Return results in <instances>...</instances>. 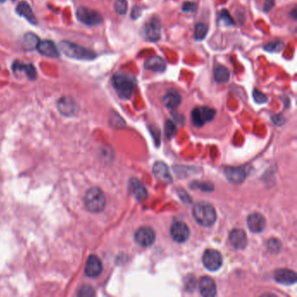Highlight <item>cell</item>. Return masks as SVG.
<instances>
[{
  "label": "cell",
  "mask_w": 297,
  "mask_h": 297,
  "mask_svg": "<svg viewBox=\"0 0 297 297\" xmlns=\"http://www.w3.org/2000/svg\"><path fill=\"white\" fill-rule=\"evenodd\" d=\"M176 132V126L171 120H168L166 124V134L168 138H172Z\"/></svg>",
  "instance_id": "obj_34"
},
{
  "label": "cell",
  "mask_w": 297,
  "mask_h": 297,
  "mask_svg": "<svg viewBox=\"0 0 297 297\" xmlns=\"http://www.w3.org/2000/svg\"><path fill=\"white\" fill-rule=\"evenodd\" d=\"M162 102L166 108L168 109H176L179 106L182 102V96L176 90H170L166 94Z\"/></svg>",
  "instance_id": "obj_20"
},
{
  "label": "cell",
  "mask_w": 297,
  "mask_h": 297,
  "mask_svg": "<svg viewBox=\"0 0 297 297\" xmlns=\"http://www.w3.org/2000/svg\"><path fill=\"white\" fill-rule=\"evenodd\" d=\"M274 6V0H265L264 10L268 12L272 10Z\"/></svg>",
  "instance_id": "obj_37"
},
{
  "label": "cell",
  "mask_w": 297,
  "mask_h": 297,
  "mask_svg": "<svg viewBox=\"0 0 297 297\" xmlns=\"http://www.w3.org/2000/svg\"><path fill=\"white\" fill-rule=\"evenodd\" d=\"M112 84L120 98L122 100H129L134 92L137 81L134 76L126 72H118L112 76Z\"/></svg>",
  "instance_id": "obj_1"
},
{
  "label": "cell",
  "mask_w": 297,
  "mask_h": 297,
  "mask_svg": "<svg viewBox=\"0 0 297 297\" xmlns=\"http://www.w3.org/2000/svg\"><path fill=\"white\" fill-rule=\"evenodd\" d=\"M296 9L294 8L293 10H292V12H290V16H292V17L294 18V20H296Z\"/></svg>",
  "instance_id": "obj_39"
},
{
  "label": "cell",
  "mask_w": 297,
  "mask_h": 297,
  "mask_svg": "<svg viewBox=\"0 0 297 297\" xmlns=\"http://www.w3.org/2000/svg\"><path fill=\"white\" fill-rule=\"evenodd\" d=\"M130 190H131V192H132L135 198L138 200L146 199V196H148L146 189L145 188V186H143V184L138 179L132 178L130 180Z\"/></svg>",
  "instance_id": "obj_21"
},
{
  "label": "cell",
  "mask_w": 297,
  "mask_h": 297,
  "mask_svg": "<svg viewBox=\"0 0 297 297\" xmlns=\"http://www.w3.org/2000/svg\"><path fill=\"white\" fill-rule=\"evenodd\" d=\"M6 0H0V3H4Z\"/></svg>",
  "instance_id": "obj_40"
},
{
  "label": "cell",
  "mask_w": 297,
  "mask_h": 297,
  "mask_svg": "<svg viewBox=\"0 0 297 297\" xmlns=\"http://www.w3.org/2000/svg\"><path fill=\"white\" fill-rule=\"evenodd\" d=\"M216 115V111L212 108L202 106L196 108L191 112V118L194 125L202 126L206 122H211Z\"/></svg>",
  "instance_id": "obj_6"
},
{
  "label": "cell",
  "mask_w": 297,
  "mask_h": 297,
  "mask_svg": "<svg viewBox=\"0 0 297 297\" xmlns=\"http://www.w3.org/2000/svg\"><path fill=\"white\" fill-rule=\"evenodd\" d=\"M248 226L254 233H260L266 226V220L260 214H252L248 217Z\"/></svg>",
  "instance_id": "obj_14"
},
{
  "label": "cell",
  "mask_w": 297,
  "mask_h": 297,
  "mask_svg": "<svg viewBox=\"0 0 297 297\" xmlns=\"http://www.w3.org/2000/svg\"><path fill=\"white\" fill-rule=\"evenodd\" d=\"M60 49L66 56L80 60H92L96 58V54L89 50L88 48H83L78 44H75L68 41H62L60 44Z\"/></svg>",
  "instance_id": "obj_3"
},
{
  "label": "cell",
  "mask_w": 297,
  "mask_h": 297,
  "mask_svg": "<svg viewBox=\"0 0 297 297\" xmlns=\"http://www.w3.org/2000/svg\"><path fill=\"white\" fill-rule=\"evenodd\" d=\"M274 276L278 284L284 285H291L296 282V274L290 270H276Z\"/></svg>",
  "instance_id": "obj_15"
},
{
  "label": "cell",
  "mask_w": 297,
  "mask_h": 297,
  "mask_svg": "<svg viewBox=\"0 0 297 297\" xmlns=\"http://www.w3.org/2000/svg\"><path fill=\"white\" fill-rule=\"evenodd\" d=\"M273 122H274V124H279V122L282 124L284 122V118L282 115H274L273 117Z\"/></svg>",
  "instance_id": "obj_38"
},
{
  "label": "cell",
  "mask_w": 297,
  "mask_h": 297,
  "mask_svg": "<svg viewBox=\"0 0 297 297\" xmlns=\"http://www.w3.org/2000/svg\"><path fill=\"white\" fill-rule=\"evenodd\" d=\"M80 296H94V290L91 286H83L78 292Z\"/></svg>",
  "instance_id": "obj_35"
},
{
  "label": "cell",
  "mask_w": 297,
  "mask_h": 297,
  "mask_svg": "<svg viewBox=\"0 0 297 297\" xmlns=\"http://www.w3.org/2000/svg\"><path fill=\"white\" fill-rule=\"evenodd\" d=\"M214 77L217 83H226L230 80V72L228 69L224 66H218L214 70Z\"/></svg>",
  "instance_id": "obj_24"
},
{
  "label": "cell",
  "mask_w": 297,
  "mask_h": 297,
  "mask_svg": "<svg viewBox=\"0 0 297 297\" xmlns=\"http://www.w3.org/2000/svg\"><path fill=\"white\" fill-rule=\"evenodd\" d=\"M142 12V10L140 7L134 6L132 9V12H131V17H132V20H137V18L140 17Z\"/></svg>",
  "instance_id": "obj_36"
},
{
  "label": "cell",
  "mask_w": 297,
  "mask_h": 297,
  "mask_svg": "<svg viewBox=\"0 0 297 297\" xmlns=\"http://www.w3.org/2000/svg\"><path fill=\"white\" fill-rule=\"evenodd\" d=\"M38 43H40V38H38L37 35L32 34V32L24 35V46L26 49H29V50L35 49V48H37Z\"/></svg>",
  "instance_id": "obj_26"
},
{
  "label": "cell",
  "mask_w": 297,
  "mask_h": 297,
  "mask_svg": "<svg viewBox=\"0 0 297 297\" xmlns=\"http://www.w3.org/2000/svg\"><path fill=\"white\" fill-rule=\"evenodd\" d=\"M17 12L22 17L26 18L27 20L32 24H37V20L34 16L32 10L30 9V6L26 2H21L18 4Z\"/></svg>",
  "instance_id": "obj_23"
},
{
  "label": "cell",
  "mask_w": 297,
  "mask_h": 297,
  "mask_svg": "<svg viewBox=\"0 0 297 297\" xmlns=\"http://www.w3.org/2000/svg\"><path fill=\"white\" fill-rule=\"evenodd\" d=\"M58 108L61 114L64 116H71L74 114L77 106L72 98L64 97V98H61L58 102Z\"/></svg>",
  "instance_id": "obj_18"
},
{
  "label": "cell",
  "mask_w": 297,
  "mask_h": 297,
  "mask_svg": "<svg viewBox=\"0 0 297 297\" xmlns=\"http://www.w3.org/2000/svg\"><path fill=\"white\" fill-rule=\"evenodd\" d=\"M200 291L203 296L213 297L216 294V285L212 278L203 276L200 279Z\"/></svg>",
  "instance_id": "obj_13"
},
{
  "label": "cell",
  "mask_w": 297,
  "mask_h": 297,
  "mask_svg": "<svg viewBox=\"0 0 297 297\" xmlns=\"http://www.w3.org/2000/svg\"><path fill=\"white\" fill-rule=\"evenodd\" d=\"M156 238V232L148 226L140 228L135 233V240L142 246H148L152 245L154 242Z\"/></svg>",
  "instance_id": "obj_10"
},
{
  "label": "cell",
  "mask_w": 297,
  "mask_h": 297,
  "mask_svg": "<svg viewBox=\"0 0 297 297\" xmlns=\"http://www.w3.org/2000/svg\"><path fill=\"white\" fill-rule=\"evenodd\" d=\"M208 32V27L203 23H198L194 27V38L196 40H203Z\"/></svg>",
  "instance_id": "obj_27"
},
{
  "label": "cell",
  "mask_w": 297,
  "mask_h": 297,
  "mask_svg": "<svg viewBox=\"0 0 297 297\" xmlns=\"http://www.w3.org/2000/svg\"><path fill=\"white\" fill-rule=\"evenodd\" d=\"M219 21L223 26H231L236 24L230 15V12L225 10V9L220 10V12L219 14Z\"/></svg>",
  "instance_id": "obj_28"
},
{
  "label": "cell",
  "mask_w": 297,
  "mask_h": 297,
  "mask_svg": "<svg viewBox=\"0 0 297 297\" xmlns=\"http://www.w3.org/2000/svg\"><path fill=\"white\" fill-rule=\"evenodd\" d=\"M166 62L160 56H154L146 61L144 68L156 72H163L166 70Z\"/></svg>",
  "instance_id": "obj_19"
},
{
  "label": "cell",
  "mask_w": 297,
  "mask_h": 297,
  "mask_svg": "<svg viewBox=\"0 0 297 297\" xmlns=\"http://www.w3.org/2000/svg\"><path fill=\"white\" fill-rule=\"evenodd\" d=\"M84 205L92 213H100L105 208L106 196L98 188H92L84 196Z\"/></svg>",
  "instance_id": "obj_4"
},
{
  "label": "cell",
  "mask_w": 297,
  "mask_h": 297,
  "mask_svg": "<svg viewBox=\"0 0 297 297\" xmlns=\"http://www.w3.org/2000/svg\"><path fill=\"white\" fill-rule=\"evenodd\" d=\"M171 236L176 242H185L190 236V230L186 224L182 222H176L171 226Z\"/></svg>",
  "instance_id": "obj_9"
},
{
  "label": "cell",
  "mask_w": 297,
  "mask_h": 297,
  "mask_svg": "<svg viewBox=\"0 0 297 297\" xmlns=\"http://www.w3.org/2000/svg\"><path fill=\"white\" fill-rule=\"evenodd\" d=\"M146 38L151 42H156L160 38L162 23L159 18L152 17L143 26Z\"/></svg>",
  "instance_id": "obj_7"
},
{
  "label": "cell",
  "mask_w": 297,
  "mask_h": 297,
  "mask_svg": "<svg viewBox=\"0 0 297 297\" xmlns=\"http://www.w3.org/2000/svg\"><path fill=\"white\" fill-rule=\"evenodd\" d=\"M192 214L196 222L203 226H210L216 222V212L210 203L199 202L192 208Z\"/></svg>",
  "instance_id": "obj_2"
},
{
  "label": "cell",
  "mask_w": 297,
  "mask_h": 297,
  "mask_svg": "<svg viewBox=\"0 0 297 297\" xmlns=\"http://www.w3.org/2000/svg\"><path fill=\"white\" fill-rule=\"evenodd\" d=\"M203 264L210 271H216L222 265V254L214 250H208L203 254Z\"/></svg>",
  "instance_id": "obj_8"
},
{
  "label": "cell",
  "mask_w": 297,
  "mask_h": 297,
  "mask_svg": "<svg viewBox=\"0 0 297 297\" xmlns=\"http://www.w3.org/2000/svg\"><path fill=\"white\" fill-rule=\"evenodd\" d=\"M38 51L40 54L44 55L48 58H57L58 57V50L56 46L54 44L52 41L44 40L40 41V43L37 46Z\"/></svg>",
  "instance_id": "obj_17"
},
{
  "label": "cell",
  "mask_w": 297,
  "mask_h": 297,
  "mask_svg": "<svg viewBox=\"0 0 297 297\" xmlns=\"http://www.w3.org/2000/svg\"><path fill=\"white\" fill-rule=\"evenodd\" d=\"M14 72H24L27 77L30 80L36 78V76H37V72H36V70L32 64H21V63L15 62L14 64Z\"/></svg>",
  "instance_id": "obj_25"
},
{
  "label": "cell",
  "mask_w": 297,
  "mask_h": 297,
  "mask_svg": "<svg viewBox=\"0 0 297 297\" xmlns=\"http://www.w3.org/2000/svg\"><path fill=\"white\" fill-rule=\"evenodd\" d=\"M198 9V4L196 2H185L183 4L182 10L188 14H192V12H196V10Z\"/></svg>",
  "instance_id": "obj_33"
},
{
  "label": "cell",
  "mask_w": 297,
  "mask_h": 297,
  "mask_svg": "<svg viewBox=\"0 0 297 297\" xmlns=\"http://www.w3.org/2000/svg\"><path fill=\"white\" fill-rule=\"evenodd\" d=\"M253 98L254 100L256 102L257 104H264L268 102L267 96L259 91L258 89H254Z\"/></svg>",
  "instance_id": "obj_32"
},
{
  "label": "cell",
  "mask_w": 297,
  "mask_h": 297,
  "mask_svg": "<svg viewBox=\"0 0 297 297\" xmlns=\"http://www.w3.org/2000/svg\"><path fill=\"white\" fill-rule=\"evenodd\" d=\"M102 260H100L98 257L96 256H91L88 258L86 268H84V274L86 276L91 278L98 277L102 274Z\"/></svg>",
  "instance_id": "obj_11"
},
{
  "label": "cell",
  "mask_w": 297,
  "mask_h": 297,
  "mask_svg": "<svg viewBox=\"0 0 297 297\" xmlns=\"http://www.w3.org/2000/svg\"><path fill=\"white\" fill-rule=\"evenodd\" d=\"M77 18L83 24L88 26H97L103 21L102 14L97 10H92L86 7H80L77 10Z\"/></svg>",
  "instance_id": "obj_5"
},
{
  "label": "cell",
  "mask_w": 297,
  "mask_h": 297,
  "mask_svg": "<svg viewBox=\"0 0 297 297\" xmlns=\"http://www.w3.org/2000/svg\"><path fill=\"white\" fill-rule=\"evenodd\" d=\"M268 250L271 253H278L282 248V243L276 239H271L267 243Z\"/></svg>",
  "instance_id": "obj_31"
},
{
  "label": "cell",
  "mask_w": 297,
  "mask_h": 297,
  "mask_svg": "<svg viewBox=\"0 0 297 297\" xmlns=\"http://www.w3.org/2000/svg\"><path fill=\"white\" fill-rule=\"evenodd\" d=\"M230 242L231 245L236 250H244L248 244L246 234L242 230H234L230 234Z\"/></svg>",
  "instance_id": "obj_12"
},
{
  "label": "cell",
  "mask_w": 297,
  "mask_h": 297,
  "mask_svg": "<svg viewBox=\"0 0 297 297\" xmlns=\"http://www.w3.org/2000/svg\"><path fill=\"white\" fill-rule=\"evenodd\" d=\"M154 172L156 174V178L160 180H163L165 182H171L172 177L169 174L168 168L166 164L162 162H157L154 166Z\"/></svg>",
  "instance_id": "obj_22"
},
{
  "label": "cell",
  "mask_w": 297,
  "mask_h": 297,
  "mask_svg": "<svg viewBox=\"0 0 297 297\" xmlns=\"http://www.w3.org/2000/svg\"><path fill=\"white\" fill-rule=\"evenodd\" d=\"M128 4L126 0H115L114 10L120 15H125L128 12Z\"/></svg>",
  "instance_id": "obj_30"
},
{
  "label": "cell",
  "mask_w": 297,
  "mask_h": 297,
  "mask_svg": "<svg viewBox=\"0 0 297 297\" xmlns=\"http://www.w3.org/2000/svg\"><path fill=\"white\" fill-rule=\"evenodd\" d=\"M284 48V43L282 41L277 40L274 42H270L268 44L264 46V50L270 52H280Z\"/></svg>",
  "instance_id": "obj_29"
},
{
  "label": "cell",
  "mask_w": 297,
  "mask_h": 297,
  "mask_svg": "<svg viewBox=\"0 0 297 297\" xmlns=\"http://www.w3.org/2000/svg\"><path fill=\"white\" fill-rule=\"evenodd\" d=\"M225 176L234 184H240L246 178V171L242 168H228L225 169Z\"/></svg>",
  "instance_id": "obj_16"
}]
</instances>
